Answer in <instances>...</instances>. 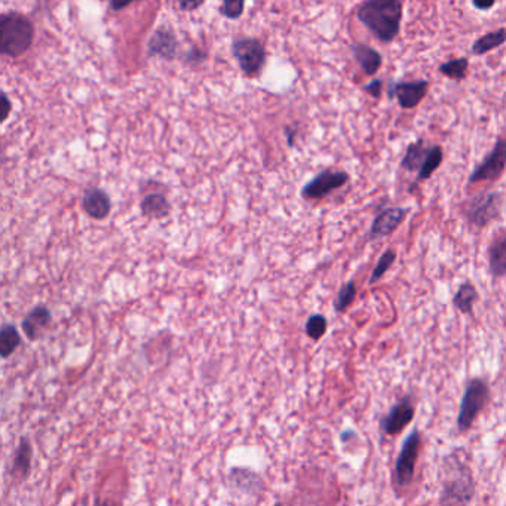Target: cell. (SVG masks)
<instances>
[{
  "mask_svg": "<svg viewBox=\"0 0 506 506\" xmlns=\"http://www.w3.org/2000/svg\"><path fill=\"white\" fill-rule=\"evenodd\" d=\"M357 18L380 42L389 44L400 34L403 2L400 0H368L360 6Z\"/></svg>",
  "mask_w": 506,
  "mask_h": 506,
  "instance_id": "obj_1",
  "label": "cell"
},
{
  "mask_svg": "<svg viewBox=\"0 0 506 506\" xmlns=\"http://www.w3.org/2000/svg\"><path fill=\"white\" fill-rule=\"evenodd\" d=\"M444 472L441 506H467L475 493L471 468L457 457L448 456L444 463Z\"/></svg>",
  "mask_w": 506,
  "mask_h": 506,
  "instance_id": "obj_2",
  "label": "cell"
},
{
  "mask_svg": "<svg viewBox=\"0 0 506 506\" xmlns=\"http://www.w3.org/2000/svg\"><path fill=\"white\" fill-rule=\"evenodd\" d=\"M0 49L4 56L20 57L29 51L34 27L32 21L18 12H9L0 20Z\"/></svg>",
  "mask_w": 506,
  "mask_h": 506,
  "instance_id": "obj_3",
  "label": "cell"
},
{
  "mask_svg": "<svg viewBox=\"0 0 506 506\" xmlns=\"http://www.w3.org/2000/svg\"><path fill=\"white\" fill-rule=\"evenodd\" d=\"M490 400V388L483 379H471L464 388L459 415H457V429L467 432L472 428L475 419L480 416L486 404Z\"/></svg>",
  "mask_w": 506,
  "mask_h": 506,
  "instance_id": "obj_4",
  "label": "cell"
},
{
  "mask_svg": "<svg viewBox=\"0 0 506 506\" xmlns=\"http://www.w3.org/2000/svg\"><path fill=\"white\" fill-rule=\"evenodd\" d=\"M422 448V436L417 429L410 434L395 460V484L398 487H408L415 480L416 464Z\"/></svg>",
  "mask_w": 506,
  "mask_h": 506,
  "instance_id": "obj_5",
  "label": "cell"
},
{
  "mask_svg": "<svg viewBox=\"0 0 506 506\" xmlns=\"http://www.w3.org/2000/svg\"><path fill=\"white\" fill-rule=\"evenodd\" d=\"M502 195L496 191H487V194L476 195L467 203L468 222L476 227H486L495 218L499 217L500 213V201Z\"/></svg>",
  "mask_w": 506,
  "mask_h": 506,
  "instance_id": "obj_6",
  "label": "cell"
},
{
  "mask_svg": "<svg viewBox=\"0 0 506 506\" xmlns=\"http://www.w3.org/2000/svg\"><path fill=\"white\" fill-rule=\"evenodd\" d=\"M234 56L241 67V70L247 76H255L265 64L266 52L263 45L257 39L242 37L236 39L232 46Z\"/></svg>",
  "mask_w": 506,
  "mask_h": 506,
  "instance_id": "obj_7",
  "label": "cell"
},
{
  "mask_svg": "<svg viewBox=\"0 0 506 506\" xmlns=\"http://www.w3.org/2000/svg\"><path fill=\"white\" fill-rule=\"evenodd\" d=\"M506 170V137H500L490 155L469 175V183L496 182Z\"/></svg>",
  "mask_w": 506,
  "mask_h": 506,
  "instance_id": "obj_8",
  "label": "cell"
},
{
  "mask_svg": "<svg viewBox=\"0 0 506 506\" xmlns=\"http://www.w3.org/2000/svg\"><path fill=\"white\" fill-rule=\"evenodd\" d=\"M415 419V404L412 396H404V398L391 407L389 413L385 415L380 420V429L388 436H395L401 434L410 422Z\"/></svg>",
  "mask_w": 506,
  "mask_h": 506,
  "instance_id": "obj_9",
  "label": "cell"
},
{
  "mask_svg": "<svg viewBox=\"0 0 506 506\" xmlns=\"http://www.w3.org/2000/svg\"><path fill=\"white\" fill-rule=\"evenodd\" d=\"M348 182L349 174L345 171H322L303 187L302 196L305 199H321L330 195L331 191L343 187Z\"/></svg>",
  "mask_w": 506,
  "mask_h": 506,
  "instance_id": "obj_10",
  "label": "cell"
},
{
  "mask_svg": "<svg viewBox=\"0 0 506 506\" xmlns=\"http://www.w3.org/2000/svg\"><path fill=\"white\" fill-rule=\"evenodd\" d=\"M429 82L428 80H412V82H398L389 88V97L396 99L400 106L405 110L417 107L422 100L428 94Z\"/></svg>",
  "mask_w": 506,
  "mask_h": 506,
  "instance_id": "obj_11",
  "label": "cell"
},
{
  "mask_svg": "<svg viewBox=\"0 0 506 506\" xmlns=\"http://www.w3.org/2000/svg\"><path fill=\"white\" fill-rule=\"evenodd\" d=\"M407 211L408 210L400 208V207H393V208H388L385 211H381L374 218V222L372 224L370 238L379 239V238L393 234V232L398 229L403 224V222L405 220Z\"/></svg>",
  "mask_w": 506,
  "mask_h": 506,
  "instance_id": "obj_12",
  "label": "cell"
},
{
  "mask_svg": "<svg viewBox=\"0 0 506 506\" xmlns=\"http://www.w3.org/2000/svg\"><path fill=\"white\" fill-rule=\"evenodd\" d=\"M52 322V315L48 308L37 306L32 309L23 320L21 327L27 339L34 341L42 337Z\"/></svg>",
  "mask_w": 506,
  "mask_h": 506,
  "instance_id": "obj_13",
  "label": "cell"
},
{
  "mask_svg": "<svg viewBox=\"0 0 506 506\" xmlns=\"http://www.w3.org/2000/svg\"><path fill=\"white\" fill-rule=\"evenodd\" d=\"M82 207L89 217L103 220L110 213V199L100 189H88L82 201Z\"/></svg>",
  "mask_w": 506,
  "mask_h": 506,
  "instance_id": "obj_14",
  "label": "cell"
},
{
  "mask_svg": "<svg viewBox=\"0 0 506 506\" xmlns=\"http://www.w3.org/2000/svg\"><path fill=\"white\" fill-rule=\"evenodd\" d=\"M32 456H33V448L30 444V440L27 436H21L18 448L15 451V457H13V464L11 475L15 481L21 483L24 481L30 474L32 468Z\"/></svg>",
  "mask_w": 506,
  "mask_h": 506,
  "instance_id": "obj_15",
  "label": "cell"
},
{
  "mask_svg": "<svg viewBox=\"0 0 506 506\" xmlns=\"http://www.w3.org/2000/svg\"><path fill=\"white\" fill-rule=\"evenodd\" d=\"M177 39L171 32L158 30L148 40V56L171 60L175 57Z\"/></svg>",
  "mask_w": 506,
  "mask_h": 506,
  "instance_id": "obj_16",
  "label": "cell"
},
{
  "mask_svg": "<svg viewBox=\"0 0 506 506\" xmlns=\"http://www.w3.org/2000/svg\"><path fill=\"white\" fill-rule=\"evenodd\" d=\"M488 269L491 277L503 278L506 275V235L491 241L488 247Z\"/></svg>",
  "mask_w": 506,
  "mask_h": 506,
  "instance_id": "obj_17",
  "label": "cell"
},
{
  "mask_svg": "<svg viewBox=\"0 0 506 506\" xmlns=\"http://www.w3.org/2000/svg\"><path fill=\"white\" fill-rule=\"evenodd\" d=\"M350 49H352L355 60L360 63L365 75L373 76L379 72V68L381 67V63H383L380 52H377L372 46L362 45V44H355L350 46Z\"/></svg>",
  "mask_w": 506,
  "mask_h": 506,
  "instance_id": "obj_18",
  "label": "cell"
},
{
  "mask_svg": "<svg viewBox=\"0 0 506 506\" xmlns=\"http://www.w3.org/2000/svg\"><path fill=\"white\" fill-rule=\"evenodd\" d=\"M428 152L429 148H426L425 141L423 140H417L416 143H412L405 150V155L401 160V167L407 171H420Z\"/></svg>",
  "mask_w": 506,
  "mask_h": 506,
  "instance_id": "obj_19",
  "label": "cell"
},
{
  "mask_svg": "<svg viewBox=\"0 0 506 506\" xmlns=\"http://www.w3.org/2000/svg\"><path fill=\"white\" fill-rule=\"evenodd\" d=\"M478 300V291L474 286L472 282H463L459 290L456 291L455 297H453V305L456 309H459L464 315L468 313H472L474 310V305L476 303Z\"/></svg>",
  "mask_w": 506,
  "mask_h": 506,
  "instance_id": "obj_20",
  "label": "cell"
},
{
  "mask_svg": "<svg viewBox=\"0 0 506 506\" xmlns=\"http://www.w3.org/2000/svg\"><path fill=\"white\" fill-rule=\"evenodd\" d=\"M505 42H506V29L490 32L475 40L472 45V53L474 56H484V53L502 46Z\"/></svg>",
  "mask_w": 506,
  "mask_h": 506,
  "instance_id": "obj_21",
  "label": "cell"
},
{
  "mask_svg": "<svg viewBox=\"0 0 506 506\" xmlns=\"http://www.w3.org/2000/svg\"><path fill=\"white\" fill-rule=\"evenodd\" d=\"M21 343V336L18 330L12 324H5L0 330V355L2 358H8L15 352Z\"/></svg>",
  "mask_w": 506,
  "mask_h": 506,
  "instance_id": "obj_22",
  "label": "cell"
},
{
  "mask_svg": "<svg viewBox=\"0 0 506 506\" xmlns=\"http://www.w3.org/2000/svg\"><path fill=\"white\" fill-rule=\"evenodd\" d=\"M141 211L147 217L162 218L170 213V203L162 195H148L141 202Z\"/></svg>",
  "mask_w": 506,
  "mask_h": 506,
  "instance_id": "obj_23",
  "label": "cell"
},
{
  "mask_svg": "<svg viewBox=\"0 0 506 506\" xmlns=\"http://www.w3.org/2000/svg\"><path fill=\"white\" fill-rule=\"evenodd\" d=\"M443 159H444V155H443V148L440 146L429 147V152L426 155V159H425V162H423V165H422V168H420V171L417 174V182L428 180L429 177L436 170H438Z\"/></svg>",
  "mask_w": 506,
  "mask_h": 506,
  "instance_id": "obj_24",
  "label": "cell"
},
{
  "mask_svg": "<svg viewBox=\"0 0 506 506\" xmlns=\"http://www.w3.org/2000/svg\"><path fill=\"white\" fill-rule=\"evenodd\" d=\"M468 67H469V61L468 58H456L447 61L444 64L440 65V73L447 76L451 80H463L468 75Z\"/></svg>",
  "mask_w": 506,
  "mask_h": 506,
  "instance_id": "obj_25",
  "label": "cell"
},
{
  "mask_svg": "<svg viewBox=\"0 0 506 506\" xmlns=\"http://www.w3.org/2000/svg\"><path fill=\"white\" fill-rule=\"evenodd\" d=\"M355 297H357V286H355L353 281H349L345 285H341V289L339 290L337 297L334 300V310L339 313L345 312L350 306Z\"/></svg>",
  "mask_w": 506,
  "mask_h": 506,
  "instance_id": "obj_26",
  "label": "cell"
},
{
  "mask_svg": "<svg viewBox=\"0 0 506 506\" xmlns=\"http://www.w3.org/2000/svg\"><path fill=\"white\" fill-rule=\"evenodd\" d=\"M396 260V253L393 250H388L381 254V257L379 258V262L376 265V267L373 269L372 275H370V281L368 284L374 285L377 281H380L383 277L386 275V272L392 267V265L395 263Z\"/></svg>",
  "mask_w": 506,
  "mask_h": 506,
  "instance_id": "obj_27",
  "label": "cell"
},
{
  "mask_svg": "<svg viewBox=\"0 0 506 506\" xmlns=\"http://www.w3.org/2000/svg\"><path fill=\"white\" fill-rule=\"evenodd\" d=\"M327 318L324 315H320V313H315V315L309 317V320L306 321V334L312 340L317 341L327 333Z\"/></svg>",
  "mask_w": 506,
  "mask_h": 506,
  "instance_id": "obj_28",
  "label": "cell"
},
{
  "mask_svg": "<svg viewBox=\"0 0 506 506\" xmlns=\"http://www.w3.org/2000/svg\"><path fill=\"white\" fill-rule=\"evenodd\" d=\"M243 6H245V4L241 2V0H227V2H224L222 5L220 12H222V15H224L226 18L236 20L242 15Z\"/></svg>",
  "mask_w": 506,
  "mask_h": 506,
  "instance_id": "obj_29",
  "label": "cell"
},
{
  "mask_svg": "<svg viewBox=\"0 0 506 506\" xmlns=\"http://www.w3.org/2000/svg\"><path fill=\"white\" fill-rule=\"evenodd\" d=\"M362 91L368 92V94H370L372 97H374V99H380V97H381V91H383L381 80H380V79L372 80L370 84H367L365 87H362Z\"/></svg>",
  "mask_w": 506,
  "mask_h": 506,
  "instance_id": "obj_30",
  "label": "cell"
},
{
  "mask_svg": "<svg viewBox=\"0 0 506 506\" xmlns=\"http://www.w3.org/2000/svg\"><path fill=\"white\" fill-rule=\"evenodd\" d=\"M496 5L495 0H490V2H476V0H474L472 2V6L478 11H488L490 8H493Z\"/></svg>",
  "mask_w": 506,
  "mask_h": 506,
  "instance_id": "obj_31",
  "label": "cell"
},
{
  "mask_svg": "<svg viewBox=\"0 0 506 506\" xmlns=\"http://www.w3.org/2000/svg\"><path fill=\"white\" fill-rule=\"evenodd\" d=\"M202 4L201 2H180L179 6L180 9H184V11H194L196 8H199Z\"/></svg>",
  "mask_w": 506,
  "mask_h": 506,
  "instance_id": "obj_32",
  "label": "cell"
},
{
  "mask_svg": "<svg viewBox=\"0 0 506 506\" xmlns=\"http://www.w3.org/2000/svg\"><path fill=\"white\" fill-rule=\"evenodd\" d=\"M4 103H5V108H6V112H5V119H6L9 115V110H11V103H9V99L6 94H4Z\"/></svg>",
  "mask_w": 506,
  "mask_h": 506,
  "instance_id": "obj_33",
  "label": "cell"
},
{
  "mask_svg": "<svg viewBox=\"0 0 506 506\" xmlns=\"http://www.w3.org/2000/svg\"><path fill=\"white\" fill-rule=\"evenodd\" d=\"M129 4L127 2V4H116V2H112L110 4V6L115 9V11H118V9H122V8H125V6H128Z\"/></svg>",
  "mask_w": 506,
  "mask_h": 506,
  "instance_id": "obj_34",
  "label": "cell"
},
{
  "mask_svg": "<svg viewBox=\"0 0 506 506\" xmlns=\"http://www.w3.org/2000/svg\"><path fill=\"white\" fill-rule=\"evenodd\" d=\"M275 506H281V505H275Z\"/></svg>",
  "mask_w": 506,
  "mask_h": 506,
  "instance_id": "obj_35",
  "label": "cell"
}]
</instances>
